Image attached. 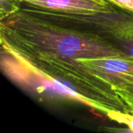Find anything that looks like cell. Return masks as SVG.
I'll use <instances>...</instances> for the list:
<instances>
[{
  "label": "cell",
  "mask_w": 133,
  "mask_h": 133,
  "mask_svg": "<svg viewBox=\"0 0 133 133\" xmlns=\"http://www.w3.org/2000/svg\"><path fill=\"white\" fill-rule=\"evenodd\" d=\"M118 8L133 13V0H109Z\"/></svg>",
  "instance_id": "cell-9"
},
{
  "label": "cell",
  "mask_w": 133,
  "mask_h": 133,
  "mask_svg": "<svg viewBox=\"0 0 133 133\" xmlns=\"http://www.w3.org/2000/svg\"><path fill=\"white\" fill-rule=\"evenodd\" d=\"M106 116L113 122L120 125H125L133 132V111L132 112L110 111L106 114Z\"/></svg>",
  "instance_id": "cell-6"
},
{
  "label": "cell",
  "mask_w": 133,
  "mask_h": 133,
  "mask_svg": "<svg viewBox=\"0 0 133 133\" xmlns=\"http://www.w3.org/2000/svg\"><path fill=\"white\" fill-rule=\"evenodd\" d=\"M0 66L9 79L40 101L77 103L94 109L87 99L34 67L3 44H1Z\"/></svg>",
  "instance_id": "cell-2"
},
{
  "label": "cell",
  "mask_w": 133,
  "mask_h": 133,
  "mask_svg": "<svg viewBox=\"0 0 133 133\" xmlns=\"http://www.w3.org/2000/svg\"><path fill=\"white\" fill-rule=\"evenodd\" d=\"M17 1H18V0H17Z\"/></svg>",
  "instance_id": "cell-10"
},
{
  "label": "cell",
  "mask_w": 133,
  "mask_h": 133,
  "mask_svg": "<svg viewBox=\"0 0 133 133\" xmlns=\"http://www.w3.org/2000/svg\"><path fill=\"white\" fill-rule=\"evenodd\" d=\"M21 4L17 0H0V20L20 9Z\"/></svg>",
  "instance_id": "cell-7"
},
{
  "label": "cell",
  "mask_w": 133,
  "mask_h": 133,
  "mask_svg": "<svg viewBox=\"0 0 133 133\" xmlns=\"http://www.w3.org/2000/svg\"><path fill=\"white\" fill-rule=\"evenodd\" d=\"M76 61L113 87L133 85V58L128 55L78 58Z\"/></svg>",
  "instance_id": "cell-4"
},
{
  "label": "cell",
  "mask_w": 133,
  "mask_h": 133,
  "mask_svg": "<svg viewBox=\"0 0 133 133\" xmlns=\"http://www.w3.org/2000/svg\"><path fill=\"white\" fill-rule=\"evenodd\" d=\"M21 7L31 14L60 26L97 35L116 48L122 40L133 34V13L121 8L110 12L72 13L24 5Z\"/></svg>",
  "instance_id": "cell-3"
},
{
  "label": "cell",
  "mask_w": 133,
  "mask_h": 133,
  "mask_svg": "<svg viewBox=\"0 0 133 133\" xmlns=\"http://www.w3.org/2000/svg\"><path fill=\"white\" fill-rule=\"evenodd\" d=\"M21 5L72 13L102 12L118 7L109 0H18Z\"/></svg>",
  "instance_id": "cell-5"
},
{
  "label": "cell",
  "mask_w": 133,
  "mask_h": 133,
  "mask_svg": "<svg viewBox=\"0 0 133 133\" xmlns=\"http://www.w3.org/2000/svg\"><path fill=\"white\" fill-rule=\"evenodd\" d=\"M0 36L1 44L20 55L65 59L126 55L97 35L60 26L22 7L0 20Z\"/></svg>",
  "instance_id": "cell-1"
},
{
  "label": "cell",
  "mask_w": 133,
  "mask_h": 133,
  "mask_svg": "<svg viewBox=\"0 0 133 133\" xmlns=\"http://www.w3.org/2000/svg\"><path fill=\"white\" fill-rule=\"evenodd\" d=\"M114 88L122 100L133 111V85L117 86Z\"/></svg>",
  "instance_id": "cell-8"
}]
</instances>
